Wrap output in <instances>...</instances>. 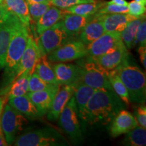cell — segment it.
<instances>
[{
    "instance_id": "e575fe53",
    "label": "cell",
    "mask_w": 146,
    "mask_h": 146,
    "mask_svg": "<svg viewBox=\"0 0 146 146\" xmlns=\"http://www.w3.org/2000/svg\"><path fill=\"white\" fill-rule=\"evenodd\" d=\"M128 8H129L128 14L134 16V17L138 18L145 15L146 8L145 5L143 3L133 0L131 2L128 3Z\"/></svg>"
},
{
    "instance_id": "d4e9b609",
    "label": "cell",
    "mask_w": 146,
    "mask_h": 146,
    "mask_svg": "<svg viewBox=\"0 0 146 146\" xmlns=\"http://www.w3.org/2000/svg\"><path fill=\"white\" fill-rule=\"evenodd\" d=\"M3 3L8 11L15 14L21 23L29 29L31 20L29 12L28 4L25 0H3Z\"/></svg>"
},
{
    "instance_id": "8d00e7d4",
    "label": "cell",
    "mask_w": 146,
    "mask_h": 146,
    "mask_svg": "<svg viewBox=\"0 0 146 146\" xmlns=\"http://www.w3.org/2000/svg\"><path fill=\"white\" fill-rule=\"evenodd\" d=\"M135 117L137 121L138 125L146 129V107L141 106L136 109L135 112Z\"/></svg>"
},
{
    "instance_id": "44dd1931",
    "label": "cell",
    "mask_w": 146,
    "mask_h": 146,
    "mask_svg": "<svg viewBox=\"0 0 146 146\" xmlns=\"http://www.w3.org/2000/svg\"><path fill=\"white\" fill-rule=\"evenodd\" d=\"M106 32L100 16L95 14V18L89 21L79 33V40L86 46L96 41Z\"/></svg>"
},
{
    "instance_id": "1f68e13d",
    "label": "cell",
    "mask_w": 146,
    "mask_h": 146,
    "mask_svg": "<svg viewBox=\"0 0 146 146\" xmlns=\"http://www.w3.org/2000/svg\"><path fill=\"white\" fill-rule=\"evenodd\" d=\"M27 4H28V9L31 20H33L35 23H36V21L52 5L50 3H27Z\"/></svg>"
},
{
    "instance_id": "277c9868",
    "label": "cell",
    "mask_w": 146,
    "mask_h": 146,
    "mask_svg": "<svg viewBox=\"0 0 146 146\" xmlns=\"http://www.w3.org/2000/svg\"><path fill=\"white\" fill-rule=\"evenodd\" d=\"M79 65L81 68V76L77 85L83 83L96 89L113 90L108 77L109 72L96 62L87 57Z\"/></svg>"
},
{
    "instance_id": "d6986e66",
    "label": "cell",
    "mask_w": 146,
    "mask_h": 146,
    "mask_svg": "<svg viewBox=\"0 0 146 146\" xmlns=\"http://www.w3.org/2000/svg\"><path fill=\"white\" fill-rule=\"evenodd\" d=\"M106 32L121 33L129 22L136 17L129 14H108L100 16Z\"/></svg>"
},
{
    "instance_id": "d6a6232c",
    "label": "cell",
    "mask_w": 146,
    "mask_h": 146,
    "mask_svg": "<svg viewBox=\"0 0 146 146\" xmlns=\"http://www.w3.org/2000/svg\"><path fill=\"white\" fill-rule=\"evenodd\" d=\"M129 12V8L127 5H117L114 3H105V4L98 10L96 14L97 16H100L104 14H127Z\"/></svg>"
},
{
    "instance_id": "d590c367",
    "label": "cell",
    "mask_w": 146,
    "mask_h": 146,
    "mask_svg": "<svg viewBox=\"0 0 146 146\" xmlns=\"http://www.w3.org/2000/svg\"><path fill=\"white\" fill-rule=\"evenodd\" d=\"M135 42L139 43L140 46L146 45V21L144 19L138 27L136 33Z\"/></svg>"
},
{
    "instance_id": "ffe728a7",
    "label": "cell",
    "mask_w": 146,
    "mask_h": 146,
    "mask_svg": "<svg viewBox=\"0 0 146 146\" xmlns=\"http://www.w3.org/2000/svg\"><path fill=\"white\" fill-rule=\"evenodd\" d=\"M32 73L27 71L18 76L8 86L1 89L0 96H5L7 99L10 100L26 94L28 92L29 77Z\"/></svg>"
},
{
    "instance_id": "603a6c76",
    "label": "cell",
    "mask_w": 146,
    "mask_h": 146,
    "mask_svg": "<svg viewBox=\"0 0 146 146\" xmlns=\"http://www.w3.org/2000/svg\"><path fill=\"white\" fill-rule=\"evenodd\" d=\"M96 91V89L83 83L78 84L75 87L74 96L77 107L78 116L84 121H85L86 118L87 108L89 101Z\"/></svg>"
},
{
    "instance_id": "3957f363",
    "label": "cell",
    "mask_w": 146,
    "mask_h": 146,
    "mask_svg": "<svg viewBox=\"0 0 146 146\" xmlns=\"http://www.w3.org/2000/svg\"><path fill=\"white\" fill-rule=\"evenodd\" d=\"M114 70L127 87L130 101L143 104L146 98V79L143 71L135 66L129 64L127 60Z\"/></svg>"
},
{
    "instance_id": "2e32d148",
    "label": "cell",
    "mask_w": 146,
    "mask_h": 146,
    "mask_svg": "<svg viewBox=\"0 0 146 146\" xmlns=\"http://www.w3.org/2000/svg\"><path fill=\"white\" fill-rule=\"evenodd\" d=\"M60 85H54L45 90L27 92V95L37 109L40 116L46 114L50 108L55 96L59 90Z\"/></svg>"
},
{
    "instance_id": "f35d334b",
    "label": "cell",
    "mask_w": 146,
    "mask_h": 146,
    "mask_svg": "<svg viewBox=\"0 0 146 146\" xmlns=\"http://www.w3.org/2000/svg\"><path fill=\"white\" fill-rule=\"evenodd\" d=\"M8 12V10L7 9L5 5L3 3H0V21L5 17L6 14Z\"/></svg>"
},
{
    "instance_id": "4fadbf2b",
    "label": "cell",
    "mask_w": 146,
    "mask_h": 146,
    "mask_svg": "<svg viewBox=\"0 0 146 146\" xmlns=\"http://www.w3.org/2000/svg\"><path fill=\"white\" fill-rule=\"evenodd\" d=\"M41 56V52L38 47L36 41L34 39V38L31 35H29L27 47L23 53V56H22L21 62H20L16 78L21 76V74L27 71L33 72L36 64Z\"/></svg>"
},
{
    "instance_id": "9c48e42d",
    "label": "cell",
    "mask_w": 146,
    "mask_h": 146,
    "mask_svg": "<svg viewBox=\"0 0 146 146\" xmlns=\"http://www.w3.org/2000/svg\"><path fill=\"white\" fill-rule=\"evenodd\" d=\"M125 45L120 33L105 32L96 41L87 46V56L97 58L120 48Z\"/></svg>"
},
{
    "instance_id": "ab89813d",
    "label": "cell",
    "mask_w": 146,
    "mask_h": 146,
    "mask_svg": "<svg viewBox=\"0 0 146 146\" xmlns=\"http://www.w3.org/2000/svg\"><path fill=\"white\" fill-rule=\"evenodd\" d=\"M6 145H9L6 142V141H5L4 135H3L2 129H1V123H0V146H6Z\"/></svg>"
},
{
    "instance_id": "484cf974",
    "label": "cell",
    "mask_w": 146,
    "mask_h": 146,
    "mask_svg": "<svg viewBox=\"0 0 146 146\" xmlns=\"http://www.w3.org/2000/svg\"><path fill=\"white\" fill-rule=\"evenodd\" d=\"M34 72L47 83L58 85L55 76L54 68L49 62L46 55H41L36 64Z\"/></svg>"
},
{
    "instance_id": "8fae6325",
    "label": "cell",
    "mask_w": 146,
    "mask_h": 146,
    "mask_svg": "<svg viewBox=\"0 0 146 146\" xmlns=\"http://www.w3.org/2000/svg\"><path fill=\"white\" fill-rule=\"evenodd\" d=\"M15 14L8 11L0 21V70L3 68L9 43L16 31L22 25Z\"/></svg>"
},
{
    "instance_id": "ee69618b",
    "label": "cell",
    "mask_w": 146,
    "mask_h": 146,
    "mask_svg": "<svg viewBox=\"0 0 146 146\" xmlns=\"http://www.w3.org/2000/svg\"><path fill=\"white\" fill-rule=\"evenodd\" d=\"M135 1L143 3V4H144V5H146V0H135Z\"/></svg>"
},
{
    "instance_id": "f546056e",
    "label": "cell",
    "mask_w": 146,
    "mask_h": 146,
    "mask_svg": "<svg viewBox=\"0 0 146 146\" xmlns=\"http://www.w3.org/2000/svg\"><path fill=\"white\" fill-rule=\"evenodd\" d=\"M108 77L111 87L114 92L119 96V98L123 100L124 103L129 105L131 102L129 99V93L125 84L121 81L118 74L114 70H111L108 72Z\"/></svg>"
},
{
    "instance_id": "8992f818",
    "label": "cell",
    "mask_w": 146,
    "mask_h": 146,
    "mask_svg": "<svg viewBox=\"0 0 146 146\" xmlns=\"http://www.w3.org/2000/svg\"><path fill=\"white\" fill-rule=\"evenodd\" d=\"M1 127L4 135L5 141L8 145L13 143L24 127L28 123V120L23 114L6 104L0 120Z\"/></svg>"
},
{
    "instance_id": "ba28073f",
    "label": "cell",
    "mask_w": 146,
    "mask_h": 146,
    "mask_svg": "<svg viewBox=\"0 0 146 146\" xmlns=\"http://www.w3.org/2000/svg\"><path fill=\"white\" fill-rule=\"evenodd\" d=\"M87 46L81 41H66L47 56L51 62H66L86 57Z\"/></svg>"
},
{
    "instance_id": "30bf717a",
    "label": "cell",
    "mask_w": 146,
    "mask_h": 146,
    "mask_svg": "<svg viewBox=\"0 0 146 146\" xmlns=\"http://www.w3.org/2000/svg\"><path fill=\"white\" fill-rule=\"evenodd\" d=\"M68 37L59 21L39 35L36 43L41 55L47 56L65 43Z\"/></svg>"
},
{
    "instance_id": "836d02e7",
    "label": "cell",
    "mask_w": 146,
    "mask_h": 146,
    "mask_svg": "<svg viewBox=\"0 0 146 146\" xmlns=\"http://www.w3.org/2000/svg\"><path fill=\"white\" fill-rule=\"evenodd\" d=\"M98 0H50L51 5L64 10L72 5L83 3H93Z\"/></svg>"
},
{
    "instance_id": "83f0119b",
    "label": "cell",
    "mask_w": 146,
    "mask_h": 146,
    "mask_svg": "<svg viewBox=\"0 0 146 146\" xmlns=\"http://www.w3.org/2000/svg\"><path fill=\"white\" fill-rule=\"evenodd\" d=\"M106 2L97 1L93 3H83L64 9L65 13L76 14L83 16H94L105 4Z\"/></svg>"
},
{
    "instance_id": "e0dca14e",
    "label": "cell",
    "mask_w": 146,
    "mask_h": 146,
    "mask_svg": "<svg viewBox=\"0 0 146 146\" xmlns=\"http://www.w3.org/2000/svg\"><path fill=\"white\" fill-rule=\"evenodd\" d=\"M128 55H129V53H128L127 48L125 45H123L117 50H114V52L102 55L99 57L90 58L88 56L87 57L94 60L106 70L110 72V71L114 70L123 62L127 60Z\"/></svg>"
},
{
    "instance_id": "7bdbcfd3",
    "label": "cell",
    "mask_w": 146,
    "mask_h": 146,
    "mask_svg": "<svg viewBox=\"0 0 146 146\" xmlns=\"http://www.w3.org/2000/svg\"><path fill=\"white\" fill-rule=\"evenodd\" d=\"M25 1H27V3H50V0H25Z\"/></svg>"
},
{
    "instance_id": "60d3db41",
    "label": "cell",
    "mask_w": 146,
    "mask_h": 146,
    "mask_svg": "<svg viewBox=\"0 0 146 146\" xmlns=\"http://www.w3.org/2000/svg\"><path fill=\"white\" fill-rule=\"evenodd\" d=\"M108 3H114V4L117 5H127L128 1L126 0H111V1H108Z\"/></svg>"
},
{
    "instance_id": "52a82bcc",
    "label": "cell",
    "mask_w": 146,
    "mask_h": 146,
    "mask_svg": "<svg viewBox=\"0 0 146 146\" xmlns=\"http://www.w3.org/2000/svg\"><path fill=\"white\" fill-rule=\"evenodd\" d=\"M78 110L74 96L70 98L60 113L59 123L61 127L72 139L79 141L82 139V132L78 119Z\"/></svg>"
},
{
    "instance_id": "5bb4252c",
    "label": "cell",
    "mask_w": 146,
    "mask_h": 146,
    "mask_svg": "<svg viewBox=\"0 0 146 146\" xmlns=\"http://www.w3.org/2000/svg\"><path fill=\"white\" fill-rule=\"evenodd\" d=\"M75 87L73 85H60L59 90L55 96L50 108L47 111V118L50 120H56L60 113L69 100L74 95Z\"/></svg>"
},
{
    "instance_id": "9a60e30c",
    "label": "cell",
    "mask_w": 146,
    "mask_h": 146,
    "mask_svg": "<svg viewBox=\"0 0 146 146\" xmlns=\"http://www.w3.org/2000/svg\"><path fill=\"white\" fill-rule=\"evenodd\" d=\"M111 122L110 133L113 137L126 134L138 125L135 117L124 109L119 111Z\"/></svg>"
},
{
    "instance_id": "7c38bea8",
    "label": "cell",
    "mask_w": 146,
    "mask_h": 146,
    "mask_svg": "<svg viewBox=\"0 0 146 146\" xmlns=\"http://www.w3.org/2000/svg\"><path fill=\"white\" fill-rule=\"evenodd\" d=\"M56 81L60 85H73L76 87L81 76L79 64L60 62L53 66Z\"/></svg>"
},
{
    "instance_id": "7a4b0ae2",
    "label": "cell",
    "mask_w": 146,
    "mask_h": 146,
    "mask_svg": "<svg viewBox=\"0 0 146 146\" xmlns=\"http://www.w3.org/2000/svg\"><path fill=\"white\" fill-rule=\"evenodd\" d=\"M29 29L22 24L14 33L9 43L4 64L3 89L8 86L16 78L21 58L27 47Z\"/></svg>"
},
{
    "instance_id": "b9f144b4",
    "label": "cell",
    "mask_w": 146,
    "mask_h": 146,
    "mask_svg": "<svg viewBox=\"0 0 146 146\" xmlns=\"http://www.w3.org/2000/svg\"><path fill=\"white\" fill-rule=\"evenodd\" d=\"M7 98L6 97H3L2 96H0V116H1V113L3 112V106H4L5 105V101H6Z\"/></svg>"
},
{
    "instance_id": "5b68a950",
    "label": "cell",
    "mask_w": 146,
    "mask_h": 146,
    "mask_svg": "<svg viewBox=\"0 0 146 146\" xmlns=\"http://www.w3.org/2000/svg\"><path fill=\"white\" fill-rule=\"evenodd\" d=\"M64 143L63 137L51 128H43L22 135L16 139L17 146H54Z\"/></svg>"
},
{
    "instance_id": "ac0fdd59",
    "label": "cell",
    "mask_w": 146,
    "mask_h": 146,
    "mask_svg": "<svg viewBox=\"0 0 146 146\" xmlns=\"http://www.w3.org/2000/svg\"><path fill=\"white\" fill-rule=\"evenodd\" d=\"M94 18L95 14L91 16H83L65 13L60 23L67 35L74 36L79 35L85 25Z\"/></svg>"
},
{
    "instance_id": "cb8c5ba5",
    "label": "cell",
    "mask_w": 146,
    "mask_h": 146,
    "mask_svg": "<svg viewBox=\"0 0 146 146\" xmlns=\"http://www.w3.org/2000/svg\"><path fill=\"white\" fill-rule=\"evenodd\" d=\"M8 104L31 119H36L40 115L37 109L27 94L8 100Z\"/></svg>"
},
{
    "instance_id": "6da1fadb",
    "label": "cell",
    "mask_w": 146,
    "mask_h": 146,
    "mask_svg": "<svg viewBox=\"0 0 146 146\" xmlns=\"http://www.w3.org/2000/svg\"><path fill=\"white\" fill-rule=\"evenodd\" d=\"M124 108L123 101L114 90L96 89L87 105L85 122L108 125Z\"/></svg>"
},
{
    "instance_id": "4316f807",
    "label": "cell",
    "mask_w": 146,
    "mask_h": 146,
    "mask_svg": "<svg viewBox=\"0 0 146 146\" xmlns=\"http://www.w3.org/2000/svg\"><path fill=\"white\" fill-rule=\"evenodd\" d=\"M144 19H145V14L135 18L134 20L129 22L125 29L120 33L121 39L127 49H131L135 45L138 27Z\"/></svg>"
},
{
    "instance_id": "74e56055",
    "label": "cell",
    "mask_w": 146,
    "mask_h": 146,
    "mask_svg": "<svg viewBox=\"0 0 146 146\" xmlns=\"http://www.w3.org/2000/svg\"><path fill=\"white\" fill-rule=\"evenodd\" d=\"M141 64L143 68H146V46H140L138 49Z\"/></svg>"
},
{
    "instance_id": "7402d4cb",
    "label": "cell",
    "mask_w": 146,
    "mask_h": 146,
    "mask_svg": "<svg viewBox=\"0 0 146 146\" xmlns=\"http://www.w3.org/2000/svg\"><path fill=\"white\" fill-rule=\"evenodd\" d=\"M64 14L65 12L63 10L52 5H51L50 8L36 21V32L38 35H40L45 31L61 21Z\"/></svg>"
},
{
    "instance_id": "4dcf8cb0",
    "label": "cell",
    "mask_w": 146,
    "mask_h": 146,
    "mask_svg": "<svg viewBox=\"0 0 146 146\" xmlns=\"http://www.w3.org/2000/svg\"><path fill=\"white\" fill-rule=\"evenodd\" d=\"M56 84H50L41 79L35 72H33L31 74L29 80V92H35L47 89L52 87Z\"/></svg>"
},
{
    "instance_id": "f1b7e54d",
    "label": "cell",
    "mask_w": 146,
    "mask_h": 146,
    "mask_svg": "<svg viewBox=\"0 0 146 146\" xmlns=\"http://www.w3.org/2000/svg\"><path fill=\"white\" fill-rule=\"evenodd\" d=\"M123 145L130 146H144L146 144L145 128L137 125L126 133Z\"/></svg>"
}]
</instances>
